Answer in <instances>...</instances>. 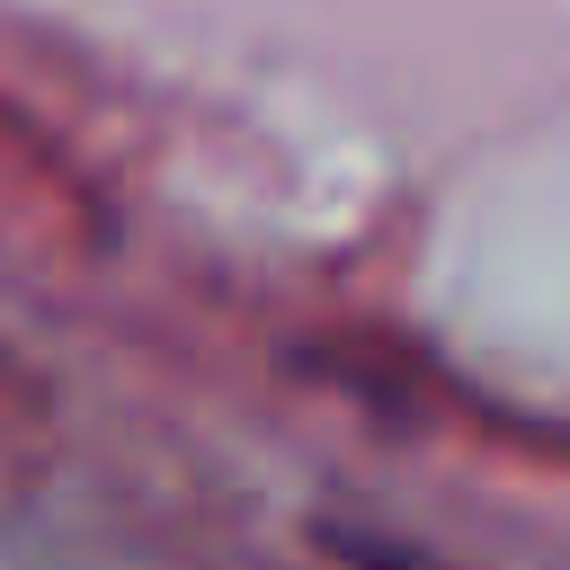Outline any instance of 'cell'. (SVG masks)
Returning <instances> with one entry per match:
<instances>
[{
  "instance_id": "6da1fadb",
  "label": "cell",
  "mask_w": 570,
  "mask_h": 570,
  "mask_svg": "<svg viewBox=\"0 0 570 570\" xmlns=\"http://www.w3.org/2000/svg\"><path fill=\"white\" fill-rule=\"evenodd\" d=\"M321 543H330V561H338V570H445V561H428V552H410V543H383V534H347V525H330Z\"/></svg>"
}]
</instances>
